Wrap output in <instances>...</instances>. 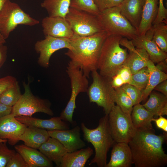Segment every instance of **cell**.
Segmentation results:
<instances>
[{
	"label": "cell",
	"instance_id": "1",
	"mask_svg": "<svg viewBox=\"0 0 167 167\" xmlns=\"http://www.w3.org/2000/svg\"><path fill=\"white\" fill-rule=\"evenodd\" d=\"M166 135L155 134L153 127L136 129L128 143L136 167H161L167 164L162 145Z\"/></svg>",
	"mask_w": 167,
	"mask_h": 167
},
{
	"label": "cell",
	"instance_id": "2",
	"mask_svg": "<svg viewBox=\"0 0 167 167\" xmlns=\"http://www.w3.org/2000/svg\"><path fill=\"white\" fill-rule=\"evenodd\" d=\"M105 31L87 37L75 35L71 39L74 42L73 50L65 54L70 61L77 65L88 78L90 73L97 70V64L103 44L108 36Z\"/></svg>",
	"mask_w": 167,
	"mask_h": 167
},
{
	"label": "cell",
	"instance_id": "3",
	"mask_svg": "<svg viewBox=\"0 0 167 167\" xmlns=\"http://www.w3.org/2000/svg\"><path fill=\"white\" fill-rule=\"evenodd\" d=\"M81 129L84 139L92 145L95 151L94 156L89 165L95 163L99 167H105L107 164V153L116 143L110 132L108 115L105 114L100 119L96 128H88L82 122Z\"/></svg>",
	"mask_w": 167,
	"mask_h": 167
},
{
	"label": "cell",
	"instance_id": "4",
	"mask_svg": "<svg viewBox=\"0 0 167 167\" xmlns=\"http://www.w3.org/2000/svg\"><path fill=\"white\" fill-rule=\"evenodd\" d=\"M122 37L109 35L105 40L97 64V69L101 75L112 78L123 66L128 54L127 49L120 46L119 41Z\"/></svg>",
	"mask_w": 167,
	"mask_h": 167
},
{
	"label": "cell",
	"instance_id": "5",
	"mask_svg": "<svg viewBox=\"0 0 167 167\" xmlns=\"http://www.w3.org/2000/svg\"><path fill=\"white\" fill-rule=\"evenodd\" d=\"M92 82L87 92L90 103H96L108 114L115 105V89L111 84L112 78L101 75L96 70L91 72Z\"/></svg>",
	"mask_w": 167,
	"mask_h": 167
},
{
	"label": "cell",
	"instance_id": "6",
	"mask_svg": "<svg viewBox=\"0 0 167 167\" xmlns=\"http://www.w3.org/2000/svg\"><path fill=\"white\" fill-rule=\"evenodd\" d=\"M98 17L108 36H120L131 40L138 36L136 29L121 13L119 6L103 11Z\"/></svg>",
	"mask_w": 167,
	"mask_h": 167
},
{
	"label": "cell",
	"instance_id": "7",
	"mask_svg": "<svg viewBox=\"0 0 167 167\" xmlns=\"http://www.w3.org/2000/svg\"><path fill=\"white\" fill-rule=\"evenodd\" d=\"M39 21L25 13L16 3L6 0L0 11V31L6 40L19 25L33 26Z\"/></svg>",
	"mask_w": 167,
	"mask_h": 167
},
{
	"label": "cell",
	"instance_id": "8",
	"mask_svg": "<svg viewBox=\"0 0 167 167\" xmlns=\"http://www.w3.org/2000/svg\"><path fill=\"white\" fill-rule=\"evenodd\" d=\"M74 35L87 37L104 31L98 16L70 7L65 17Z\"/></svg>",
	"mask_w": 167,
	"mask_h": 167
},
{
	"label": "cell",
	"instance_id": "9",
	"mask_svg": "<svg viewBox=\"0 0 167 167\" xmlns=\"http://www.w3.org/2000/svg\"><path fill=\"white\" fill-rule=\"evenodd\" d=\"M24 92L17 103L12 107L11 113L17 116H32L37 112H42L50 116L54 113L51 108V104L46 99H42L33 95L29 84L23 83Z\"/></svg>",
	"mask_w": 167,
	"mask_h": 167
},
{
	"label": "cell",
	"instance_id": "10",
	"mask_svg": "<svg viewBox=\"0 0 167 167\" xmlns=\"http://www.w3.org/2000/svg\"><path fill=\"white\" fill-rule=\"evenodd\" d=\"M108 115L110 132L115 142L128 143L136 130L131 115L124 112L117 105Z\"/></svg>",
	"mask_w": 167,
	"mask_h": 167
},
{
	"label": "cell",
	"instance_id": "11",
	"mask_svg": "<svg viewBox=\"0 0 167 167\" xmlns=\"http://www.w3.org/2000/svg\"><path fill=\"white\" fill-rule=\"evenodd\" d=\"M66 72L70 80L71 94L70 99L66 107L62 112L61 114L66 119H71L73 118L76 107V97L79 93L87 92L89 82L88 78L84 74L82 70L71 61L68 64Z\"/></svg>",
	"mask_w": 167,
	"mask_h": 167
},
{
	"label": "cell",
	"instance_id": "12",
	"mask_svg": "<svg viewBox=\"0 0 167 167\" xmlns=\"http://www.w3.org/2000/svg\"><path fill=\"white\" fill-rule=\"evenodd\" d=\"M64 48L71 51L74 49L73 43L71 39L45 36L44 39L37 41L34 45L35 50L40 54L38 60V64L44 68L48 67L53 54Z\"/></svg>",
	"mask_w": 167,
	"mask_h": 167
},
{
	"label": "cell",
	"instance_id": "13",
	"mask_svg": "<svg viewBox=\"0 0 167 167\" xmlns=\"http://www.w3.org/2000/svg\"><path fill=\"white\" fill-rule=\"evenodd\" d=\"M43 32L45 36L71 39L75 36L65 18L48 16L42 21Z\"/></svg>",
	"mask_w": 167,
	"mask_h": 167
},
{
	"label": "cell",
	"instance_id": "14",
	"mask_svg": "<svg viewBox=\"0 0 167 167\" xmlns=\"http://www.w3.org/2000/svg\"><path fill=\"white\" fill-rule=\"evenodd\" d=\"M27 126L17 120L11 113L0 118V139H7L9 143L14 145Z\"/></svg>",
	"mask_w": 167,
	"mask_h": 167
},
{
	"label": "cell",
	"instance_id": "15",
	"mask_svg": "<svg viewBox=\"0 0 167 167\" xmlns=\"http://www.w3.org/2000/svg\"><path fill=\"white\" fill-rule=\"evenodd\" d=\"M152 25L144 35L138 36L131 40L137 48L144 49L147 53L149 59L154 63L167 59V54L162 50L153 40Z\"/></svg>",
	"mask_w": 167,
	"mask_h": 167
},
{
	"label": "cell",
	"instance_id": "16",
	"mask_svg": "<svg viewBox=\"0 0 167 167\" xmlns=\"http://www.w3.org/2000/svg\"><path fill=\"white\" fill-rule=\"evenodd\" d=\"M80 129L76 126L71 129L48 131V132L50 137L58 140L68 152H71L86 146L85 143L80 138Z\"/></svg>",
	"mask_w": 167,
	"mask_h": 167
},
{
	"label": "cell",
	"instance_id": "17",
	"mask_svg": "<svg viewBox=\"0 0 167 167\" xmlns=\"http://www.w3.org/2000/svg\"><path fill=\"white\" fill-rule=\"evenodd\" d=\"M119 43L129 50V54L123 66H128L132 74L147 66L150 59L147 53L144 49L136 48L131 40L129 41L125 37L121 38Z\"/></svg>",
	"mask_w": 167,
	"mask_h": 167
},
{
	"label": "cell",
	"instance_id": "18",
	"mask_svg": "<svg viewBox=\"0 0 167 167\" xmlns=\"http://www.w3.org/2000/svg\"><path fill=\"white\" fill-rule=\"evenodd\" d=\"M16 119L27 126H32L48 131L64 130L70 129L69 125L59 117H54L44 119L32 116H17Z\"/></svg>",
	"mask_w": 167,
	"mask_h": 167
},
{
	"label": "cell",
	"instance_id": "19",
	"mask_svg": "<svg viewBox=\"0 0 167 167\" xmlns=\"http://www.w3.org/2000/svg\"><path fill=\"white\" fill-rule=\"evenodd\" d=\"M111 157L105 167H130L133 164L130 147L128 143H116L113 146Z\"/></svg>",
	"mask_w": 167,
	"mask_h": 167
},
{
	"label": "cell",
	"instance_id": "20",
	"mask_svg": "<svg viewBox=\"0 0 167 167\" xmlns=\"http://www.w3.org/2000/svg\"><path fill=\"white\" fill-rule=\"evenodd\" d=\"M145 0H123L119 5L120 12L137 30L140 24Z\"/></svg>",
	"mask_w": 167,
	"mask_h": 167
},
{
	"label": "cell",
	"instance_id": "21",
	"mask_svg": "<svg viewBox=\"0 0 167 167\" xmlns=\"http://www.w3.org/2000/svg\"><path fill=\"white\" fill-rule=\"evenodd\" d=\"M16 151L23 157L29 167H52V162L40 151L24 144L15 146Z\"/></svg>",
	"mask_w": 167,
	"mask_h": 167
},
{
	"label": "cell",
	"instance_id": "22",
	"mask_svg": "<svg viewBox=\"0 0 167 167\" xmlns=\"http://www.w3.org/2000/svg\"><path fill=\"white\" fill-rule=\"evenodd\" d=\"M39 151L58 167H60L64 156L68 151L56 139L50 137L38 149Z\"/></svg>",
	"mask_w": 167,
	"mask_h": 167
},
{
	"label": "cell",
	"instance_id": "23",
	"mask_svg": "<svg viewBox=\"0 0 167 167\" xmlns=\"http://www.w3.org/2000/svg\"><path fill=\"white\" fill-rule=\"evenodd\" d=\"M48 131L32 126H28L19 138L27 146L38 149L50 137Z\"/></svg>",
	"mask_w": 167,
	"mask_h": 167
},
{
	"label": "cell",
	"instance_id": "24",
	"mask_svg": "<svg viewBox=\"0 0 167 167\" xmlns=\"http://www.w3.org/2000/svg\"><path fill=\"white\" fill-rule=\"evenodd\" d=\"M158 0H145L141 22L137 30L138 36L144 35L152 26L157 16Z\"/></svg>",
	"mask_w": 167,
	"mask_h": 167
},
{
	"label": "cell",
	"instance_id": "25",
	"mask_svg": "<svg viewBox=\"0 0 167 167\" xmlns=\"http://www.w3.org/2000/svg\"><path fill=\"white\" fill-rule=\"evenodd\" d=\"M93 153L89 147L68 152L63 157L60 167H84Z\"/></svg>",
	"mask_w": 167,
	"mask_h": 167
},
{
	"label": "cell",
	"instance_id": "26",
	"mask_svg": "<svg viewBox=\"0 0 167 167\" xmlns=\"http://www.w3.org/2000/svg\"><path fill=\"white\" fill-rule=\"evenodd\" d=\"M149 97L143 106L156 118L167 115V96L161 93L152 91Z\"/></svg>",
	"mask_w": 167,
	"mask_h": 167
},
{
	"label": "cell",
	"instance_id": "27",
	"mask_svg": "<svg viewBox=\"0 0 167 167\" xmlns=\"http://www.w3.org/2000/svg\"><path fill=\"white\" fill-rule=\"evenodd\" d=\"M132 122L136 129L152 128L154 115L140 103L133 106L131 114Z\"/></svg>",
	"mask_w": 167,
	"mask_h": 167
},
{
	"label": "cell",
	"instance_id": "28",
	"mask_svg": "<svg viewBox=\"0 0 167 167\" xmlns=\"http://www.w3.org/2000/svg\"><path fill=\"white\" fill-rule=\"evenodd\" d=\"M149 77L147 85L142 90L143 100H146L154 88L159 83L167 79V74L158 69L154 63L149 60L147 66Z\"/></svg>",
	"mask_w": 167,
	"mask_h": 167
},
{
	"label": "cell",
	"instance_id": "29",
	"mask_svg": "<svg viewBox=\"0 0 167 167\" xmlns=\"http://www.w3.org/2000/svg\"><path fill=\"white\" fill-rule=\"evenodd\" d=\"M71 0H44L41 6L47 11L49 16L65 18L70 7Z\"/></svg>",
	"mask_w": 167,
	"mask_h": 167
},
{
	"label": "cell",
	"instance_id": "30",
	"mask_svg": "<svg viewBox=\"0 0 167 167\" xmlns=\"http://www.w3.org/2000/svg\"><path fill=\"white\" fill-rule=\"evenodd\" d=\"M153 40L163 51L167 52V25L161 22L152 25Z\"/></svg>",
	"mask_w": 167,
	"mask_h": 167
},
{
	"label": "cell",
	"instance_id": "31",
	"mask_svg": "<svg viewBox=\"0 0 167 167\" xmlns=\"http://www.w3.org/2000/svg\"><path fill=\"white\" fill-rule=\"evenodd\" d=\"M21 95L17 81L0 95V103L8 106L13 107L18 102Z\"/></svg>",
	"mask_w": 167,
	"mask_h": 167
},
{
	"label": "cell",
	"instance_id": "32",
	"mask_svg": "<svg viewBox=\"0 0 167 167\" xmlns=\"http://www.w3.org/2000/svg\"><path fill=\"white\" fill-rule=\"evenodd\" d=\"M115 89V103L123 111L131 115L134 106L132 101L121 87Z\"/></svg>",
	"mask_w": 167,
	"mask_h": 167
},
{
	"label": "cell",
	"instance_id": "33",
	"mask_svg": "<svg viewBox=\"0 0 167 167\" xmlns=\"http://www.w3.org/2000/svg\"><path fill=\"white\" fill-rule=\"evenodd\" d=\"M70 7L97 16L101 13L93 0H71Z\"/></svg>",
	"mask_w": 167,
	"mask_h": 167
},
{
	"label": "cell",
	"instance_id": "34",
	"mask_svg": "<svg viewBox=\"0 0 167 167\" xmlns=\"http://www.w3.org/2000/svg\"><path fill=\"white\" fill-rule=\"evenodd\" d=\"M149 72L148 67H144L132 74L129 84L142 91L146 87L149 79Z\"/></svg>",
	"mask_w": 167,
	"mask_h": 167
},
{
	"label": "cell",
	"instance_id": "35",
	"mask_svg": "<svg viewBox=\"0 0 167 167\" xmlns=\"http://www.w3.org/2000/svg\"><path fill=\"white\" fill-rule=\"evenodd\" d=\"M121 87L131 100L134 105L143 101L141 90L129 84H124Z\"/></svg>",
	"mask_w": 167,
	"mask_h": 167
},
{
	"label": "cell",
	"instance_id": "36",
	"mask_svg": "<svg viewBox=\"0 0 167 167\" xmlns=\"http://www.w3.org/2000/svg\"><path fill=\"white\" fill-rule=\"evenodd\" d=\"M6 143L0 142V167H5L12 156L15 150L9 149Z\"/></svg>",
	"mask_w": 167,
	"mask_h": 167
},
{
	"label": "cell",
	"instance_id": "37",
	"mask_svg": "<svg viewBox=\"0 0 167 167\" xmlns=\"http://www.w3.org/2000/svg\"><path fill=\"white\" fill-rule=\"evenodd\" d=\"M100 11L119 6L123 0H93Z\"/></svg>",
	"mask_w": 167,
	"mask_h": 167
},
{
	"label": "cell",
	"instance_id": "38",
	"mask_svg": "<svg viewBox=\"0 0 167 167\" xmlns=\"http://www.w3.org/2000/svg\"><path fill=\"white\" fill-rule=\"evenodd\" d=\"M6 167H29L22 156L15 152L7 163Z\"/></svg>",
	"mask_w": 167,
	"mask_h": 167
},
{
	"label": "cell",
	"instance_id": "39",
	"mask_svg": "<svg viewBox=\"0 0 167 167\" xmlns=\"http://www.w3.org/2000/svg\"><path fill=\"white\" fill-rule=\"evenodd\" d=\"M159 0V7L156 17L153 24H156L161 22L167 24V9L164 6L163 0Z\"/></svg>",
	"mask_w": 167,
	"mask_h": 167
},
{
	"label": "cell",
	"instance_id": "40",
	"mask_svg": "<svg viewBox=\"0 0 167 167\" xmlns=\"http://www.w3.org/2000/svg\"><path fill=\"white\" fill-rule=\"evenodd\" d=\"M17 81L15 77L10 75L0 78V95Z\"/></svg>",
	"mask_w": 167,
	"mask_h": 167
},
{
	"label": "cell",
	"instance_id": "41",
	"mask_svg": "<svg viewBox=\"0 0 167 167\" xmlns=\"http://www.w3.org/2000/svg\"><path fill=\"white\" fill-rule=\"evenodd\" d=\"M116 74L119 76L124 84L130 83L132 74L128 66H123Z\"/></svg>",
	"mask_w": 167,
	"mask_h": 167
},
{
	"label": "cell",
	"instance_id": "42",
	"mask_svg": "<svg viewBox=\"0 0 167 167\" xmlns=\"http://www.w3.org/2000/svg\"><path fill=\"white\" fill-rule=\"evenodd\" d=\"M159 118H154L152 121L155 122L157 127L159 129L163 130L165 132H167V119L162 116H159Z\"/></svg>",
	"mask_w": 167,
	"mask_h": 167
},
{
	"label": "cell",
	"instance_id": "43",
	"mask_svg": "<svg viewBox=\"0 0 167 167\" xmlns=\"http://www.w3.org/2000/svg\"><path fill=\"white\" fill-rule=\"evenodd\" d=\"M7 47L3 44L0 43V68L3 65L7 58Z\"/></svg>",
	"mask_w": 167,
	"mask_h": 167
},
{
	"label": "cell",
	"instance_id": "44",
	"mask_svg": "<svg viewBox=\"0 0 167 167\" xmlns=\"http://www.w3.org/2000/svg\"><path fill=\"white\" fill-rule=\"evenodd\" d=\"M167 96V79L159 83L154 89Z\"/></svg>",
	"mask_w": 167,
	"mask_h": 167
},
{
	"label": "cell",
	"instance_id": "45",
	"mask_svg": "<svg viewBox=\"0 0 167 167\" xmlns=\"http://www.w3.org/2000/svg\"><path fill=\"white\" fill-rule=\"evenodd\" d=\"M111 84L112 87L115 89L121 87L124 84L119 76L116 74L112 78Z\"/></svg>",
	"mask_w": 167,
	"mask_h": 167
},
{
	"label": "cell",
	"instance_id": "46",
	"mask_svg": "<svg viewBox=\"0 0 167 167\" xmlns=\"http://www.w3.org/2000/svg\"><path fill=\"white\" fill-rule=\"evenodd\" d=\"M12 107L6 106L0 103V118L11 114Z\"/></svg>",
	"mask_w": 167,
	"mask_h": 167
},
{
	"label": "cell",
	"instance_id": "47",
	"mask_svg": "<svg viewBox=\"0 0 167 167\" xmlns=\"http://www.w3.org/2000/svg\"><path fill=\"white\" fill-rule=\"evenodd\" d=\"M167 59L158 62L156 66L160 70L167 74Z\"/></svg>",
	"mask_w": 167,
	"mask_h": 167
},
{
	"label": "cell",
	"instance_id": "48",
	"mask_svg": "<svg viewBox=\"0 0 167 167\" xmlns=\"http://www.w3.org/2000/svg\"><path fill=\"white\" fill-rule=\"evenodd\" d=\"M6 42V40L2 36L0 31V43L4 44Z\"/></svg>",
	"mask_w": 167,
	"mask_h": 167
},
{
	"label": "cell",
	"instance_id": "49",
	"mask_svg": "<svg viewBox=\"0 0 167 167\" xmlns=\"http://www.w3.org/2000/svg\"><path fill=\"white\" fill-rule=\"evenodd\" d=\"M6 0H0V11L1 10Z\"/></svg>",
	"mask_w": 167,
	"mask_h": 167
},
{
	"label": "cell",
	"instance_id": "50",
	"mask_svg": "<svg viewBox=\"0 0 167 167\" xmlns=\"http://www.w3.org/2000/svg\"><path fill=\"white\" fill-rule=\"evenodd\" d=\"M7 142V139H0V142H5L6 143Z\"/></svg>",
	"mask_w": 167,
	"mask_h": 167
}]
</instances>
